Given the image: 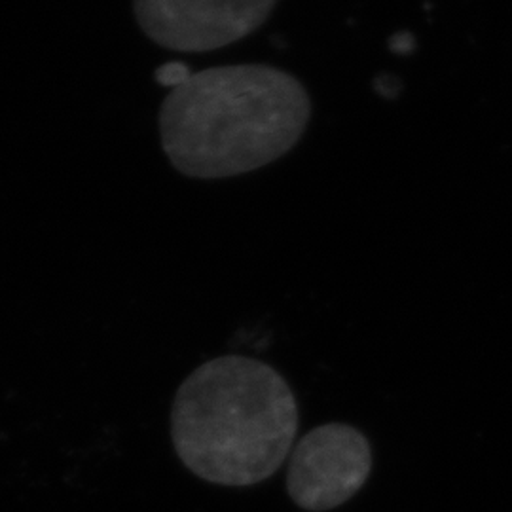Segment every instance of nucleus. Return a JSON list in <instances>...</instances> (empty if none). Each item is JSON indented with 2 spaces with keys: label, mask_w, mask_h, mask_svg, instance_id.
Wrapping results in <instances>:
<instances>
[{
  "label": "nucleus",
  "mask_w": 512,
  "mask_h": 512,
  "mask_svg": "<svg viewBox=\"0 0 512 512\" xmlns=\"http://www.w3.org/2000/svg\"><path fill=\"white\" fill-rule=\"evenodd\" d=\"M310 93L281 69L260 63L192 73L160 107L167 160L190 179H230L289 154L311 120Z\"/></svg>",
  "instance_id": "obj_1"
},
{
  "label": "nucleus",
  "mask_w": 512,
  "mask_h": 512,
  "mask_svg": "<svg viewBox=\"0 0 512 512\" xmlns=\"http://www.w3.org/2000/svg\"><path fill=\"white\" fill-rule=\"evenodd\" d=\"M298 404L270 365L224 355L184 380L171 408V440L184 467L211 484L247 488L293 452Z\"/></svg>",
  "instance_id": "obj_2"
},
{
  "label": "nucleus",
  "mask_w": 512,
  "mask_h": 512,
  "mask_svg": "<svg viewBox=\"0 0 512 512\" xmlns=\"http://www.w3.org/2000/svg\"><path fill=\"white\" fill-rule=\"evenodd\" d=\"M277 0H133V14L154 44L205 54L258 31Z\"/></svg>",
  "instance_id": "obj_3"
},
{
  "label": "nucleus",
  "mask_w": 512,
  "mask_h": 512,
  "mask_svg": "<svg viewBox=\"0 0 512 512\" xmlns=\"http://www.w3.org/2000/svg\"><path fill=\"white\" fill-rule=\"evenodd\" d=\"M370 471L372 450L365 435L346 423H327L294 446L287 492L304 511H330L357 494Z\"/></svg>",
  "instance_id": "obj_4"
},
{
  "label": "nucleus",
  "mask_w": 512,
  "mask_h": 512,
  "mask_svg": "<svg viewBox=\"0 0 512 512\" xmlns=\"http://www.w3.org/2000/svg\"><path fill=\"white\" fill-rule=\"evenodd\" d=\"M190 74L192 73L184 67L183 63H169L156 73V80L171 90V88H175L177 84L186 80Z\"/></svg>",
  "instance_id": "obj_5"
}]
</instances>
